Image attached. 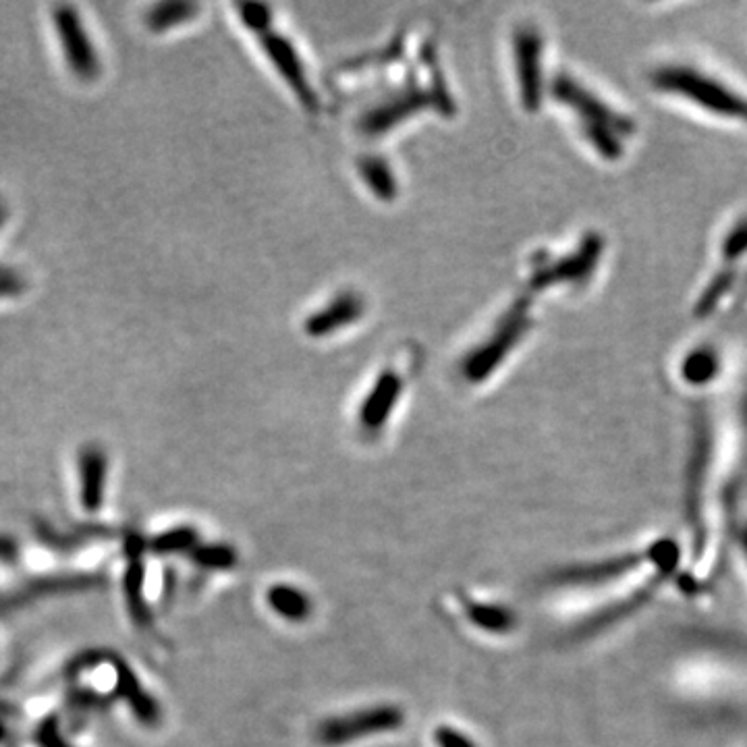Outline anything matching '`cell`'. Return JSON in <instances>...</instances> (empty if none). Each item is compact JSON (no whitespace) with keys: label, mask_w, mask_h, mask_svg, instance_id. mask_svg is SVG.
<instances>
[{"label":"cell","mask_w":747,"mask_h":747,"mask_svg":"<svg viewBox=\"0 0 747 747\" xmlns=\"http://www.w3.org/2000/svg\"><path fill=\"white\" fill-rule=\"evenodd\" d=\"M465 615L476 627L486 629L490 633H507L515 625V617L509 608L501 604H488V602H472L467 600L465 604Z\"/></svg>","instance_id":"6"},{"label":"cell","mask_w":747,"mask_h":747,"mask_svg":"<svg viewBox=\"0 0 747 747\" xmlns=\"http://www.w3.org/2000/svg\"><path fill=\"white\" fill-rule=\"evenodd\" d=\"M652 86L660 92L687 98L714 115L727 119H741L747 123V98L729 88L725 81L710 77L689 65H662L652 73Z\"/></svg>","instance_id":"1"},{"label":"cell","mask_w":747,"mask_h":747,"mask_svg":"<svg viewBox=\"0 0 747 747\" xmlns=\"http://www.w3.org/2000/svg\"><path fill=\"white\" fill-rule=\"evenodd\" d=\"M189 557L200 569H208V571H229L237 565V550L223 542H212V544L200 542L189 552Z\"/></svg>","instance_id":"8"},{"label":"cell","mask_w":747,"mask_h":747,"mask_svg":"<svg viewBox=\"0 0 747 747\" xmlns=\"http://www.w3.org/2000/svg\"><path fill=\"white\" fill-rule=\"evenodd\" d=\"M399 391H401V380H397L393 374H386V378L376 384V389L364 403L362 411H359L362 426L368 430H378L386 420H389V413L395 405Z\"/></svg>","instance_id":"3"},{"label":"cell","mask_w":747,"mask_h":747,"mask_svg":"<svg viewBox=\"0 0 747 747\" xmlns=\"http://www.w3.org/2000/svg\"><path fill=\"white\" fill-rule=\"evenodd\" d=\"M200 544V534L193 525H177V528L164 530L150 538L146 542L148 550L160 557H171V555H183V552H191Z\"/></svg>","instance_id":"5"},{"label":"cell","mask_w":747,"mask_h":747,"mask_svg":"<svg viewBox=\"0 0 747 747\" xmlns=\"http://www.w3.org/2000/svg\"><path fill=\"white\" fill-rule=\"evenodd\" d=\"M405 712L395 704H376L343 716H330L316 727V739L326 747H339L364 737H374L401 729Z\"/></svg>","instance_id":"2"},{"label":"cell","mask_w":747,"mask_h":747,"mask_svg":"<svg viewBox=\"0 0 747 747\" xmlns=\"http://www.w3.org/2000/svg\"><path fill=\"white\" fill-rule=\"evenodd\" d=\"M83 465V476H81V503L88 511H96L102 507L104 501V476H106V463L102 455L86 457Z\"/></svg>","instance_id":"7"},{"label":"cell","mask_w":747,"mask_h":747,"mask_svg":"<svg viewBox=\"0 0 747 747\" xmlns=\"http://www.w3.org/2000/svg\"><path fill=\"white\" fill-rule=\"evenodd\" d=\"M268 606L272 608V611L279 615L281 619L285 621H291V623H303L308 621L310 615H312V600L310 596L295 588V586H287V584H276L268 590Z\"/></svg>","instance_id":"4"},{"label":"cell","mask_w":747,"mask_h":747,"mask_svg":"<svg viewBox=\"0 0 747 747\" xmlns=\"http://www.w3.org/2000/svg\"><path fill=\"white\" fill-rule=\"evenodd\" d=\"M434 739L438 747H478L472 737L449 725H440L434 733Z\"/></svg>","instance_id":"9"}]
</instances>
